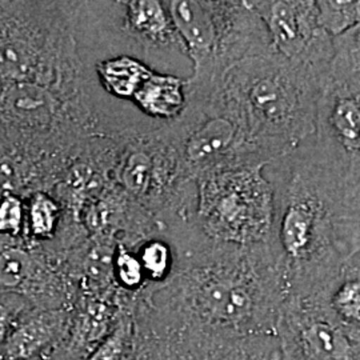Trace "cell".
Returning a JSON list of instances; mask_svg holds the SVG:
<instances>
[{"label":"cell","instance_id":"22","mask_svg":"<svg viewBox=\"0 0 360 360\" xmlns=\"http://www.w3.org/2000/svg\"><path fill=\"white\" fill-rule=\"evenodd\" d=\"M25 219L23 202L16 195H4L0 199V233L18 235Z\"/></svg>","mask_w":360,"mask_h":360},{"label":"cell","instance_id":"4","mask_svg":"<svg viewBox=\"0 0 360 360\" xmlns=\"http://www.w3.org/2000/svg\"><path fill=\"white\" fill-rule=\"evenodd\" d=\"M191 60L187 86L218 84L233 65L269 50L270 37L245 1H166Z\"/></svg>","mask_w":360,"mask_h":360},{"label":"cell","instance_id":"24","mask_svg":"<svg viewBox=\"0 0 360 360\" xmlns=\"http://www.w3.org/2000/svg\"><path fill=\"white\" fill-rule=\"evenodd\" d=\"M22 186V171L11 158L0 159V193L13 195Z\"/></svg>","mask_w":360,"mask_h":360},{"label":"cell","instance_id":"18","mask_svg":"<svg viewBox=\"0 0 360 360\" xmlns=\"http://www.w3.org/2000/svg\"><path fill=\"white\" fill-rule=\"evenodd\" d=\"M334 59L330 72L356 74L360 72V26L334 39Z\"/></svg>","mask_w":360,"mask_h":360},{"label":"cell","instance_id":"10","mask_svg":"<svg viewBox=\"0 0 360 360\" xmlns=\"http://www.w3.org/2000/svg\"><path fill=\"white\" fill-rule=\"evenodd\" d=\"M0 111L13 123L43 129L55 116L58 104L51 94L39 84L15 83L1 94Z\"/></svg>","mask_w":360,"mask_h":360},{"label":"cell","instance_id":"6","mask_svg":"<svg viewBox=\"0 0 360 360\" xmlns=\"http://www.w3.org/2000/svg\"><path fill=\"white\" fill-rule=\"evenodd\" d=\"M306 142L326 171L355 198L360 188V72H328L315 131Z\"/></svg>","mask_w":360,"mask_h":360},{"label":"cell","instance_id":"9","mask_svg":"<svg viewBox=\"0 0 360 360\" xmlns=\"http://www.w3.org/2000/svg\"><path fill=\"white\" fill-rule=\"evenodd\" d=\"M119 6L123 32L127 34L131 43L143 49L147 55L175 52L187 56L166 1L134 0L119 1Z\"/></svg>","mask_w":360,"mask_h":360},{"label":"cell","instance_id":"21","mask_svg":"<svg viewBox=\"0 0 360 360\" xmlns=\"http://www.w3.org/2000/svg\"><path fill=\"white\" fill-rule=\"evenodd\" d=\"M114 270H115L117 281L129 290L138 288L146 278L138 255L129 252L126 248L117 252Z\"/></svg>","mask_w":360,"mask_h":360},{"label":"cell","instance_id":"1","mask_svg":"<svg viewBox=\"0 0 360 360\" xmlns=\"http://www.w3.org/2000/svg\"><path fill=\"white\" fill-rule=\"evenodd\" d=\"M266 168L274 190L271 247L285 297L333 292L352 257L347 214L354 196L323 168L307 142Z\"/></svg>","mask_w":360,"mask_h":360},{"label":"cell","instance_id":"12","mask_svg":"<svg viewBox=\"0 0 360 360\" xmlns=\"http://www.w3.org/2000/svg\"><path fill=\"white\" fill-rule=\"evenodd\" d=\"M37 44L25 34L0 32V80L31 83L39 65Z\"/></svg>","mask_w":360,"mask_h":360},{"label":"cell","instance_id":"8","mask_svg":"<svg viewBox=\"0 0 360 360\" xmlns=\"http://www.w3.org/2000/svg\"><path fill=\"white\" fill-rule=\"evenodd\" d=\"M245 3L266 27L275 51L328 77L334 59V39L323 30L316 1L248 0Z\"/></svg>","mask_w":360,"mask_h":360},{"label":"cell","instance_id":"3","mask_svg":"<svg viewBox=\"0 0 360 360\" xmlns=\"http://www.w3.org/2000/svg\"><path fill=\"white\" fill-rule=\"evenodd\" d=\"M324 79L270 47L233 65L220 87L272 163L312 136Z\"/></svg>","mask_w":360,"mask_h":360},{"label":"cell","instance_id":"16","mask_svg":"<svg viewBox=\"0 0 360 360\" xmlns=\"http://www.w3.org/2000/svg\"><path fill=\"white\" fill-rule=\"evenodd\" d=\"M335 314L349 326L360 328V276L347 270L330 296Z\"/></svg>","mask_w":360,"mask_h":360},{"label":"cell","instance_id":"14","mask_svg":"<svg viewBox=\"0 0 360 360\" xmlns=\"http://www.w3.org/2000/svg\"><path fill=\"white\" fill-rule=\"evenodd\" d=\"M153 154V148H132L123 159L120 168L123 184L139 198L155 193V184L160 181L156 176L160 175L162 169L156 168V160Z\"/></svg>","mask_w":360,"mask_h":360},{"label":"cell","instance_id":"15","mask_svg":"<svg viewBox=\"0 0 360 360\" xmlns=\"http://www.w3.org/2000/svg\"><path fill=\"white\" fill-rule=\"evenodd\" d=\"M316 6L323 30L333 39L360 26V0H319Z\"/></svg>","mask_w":360,"mask_h":360},{"label":"cell","instance_id":"25","mask_svg":"<svg viewBox=\"0 0 360 360\" xmlns=\"http://www.w3.org/2000/svg\"><path fill=\"white\" fill-rule=\"evenodd\" d=\"M347 235L354 257L360 250V188L348 208Z\"/></svg>","mask_w":360,"mask_h":360},{"label":"cell","instance_id":"23","mask_svg":"<svg viewBox=\"0 0 360 360\" xmlns=\"http://www.w3.org/2000/svg\"><path fill=\"white\" fill-rule=\"evenodd\" d=\"M126 343V327L119 326L103 343L94 351L89 360H120Z\"/></svg>","mask_w":360,"mask_h":360},{"label":"cell","instance_id":"19","mask_svg":"<svg viewBox=\"0 0 360 360\" xmlns=\"http://www.w3.org/2000/svg\"><path fill=\"white\" fill-rule=\"evenodd\" d=\"M59 219V207L46 193H35L31 198L28 208L30 229L38 238H47L56 229Z\"/></svg>","mask_w":360,"mask_h":360},{"label":"cell","instance_id":"20","mask_svg":"<svg viewBox=\"0 0 360 360\" xmlns=\"http://www.w3.org/2000/svg\"><path fill=\"white\" fill-rule=\"evenodd\" d=\"M146 278L163 281L172 269L171 250L162 240H150L144 243L138 254Z\"/></svg>","mask_w":360,"mask_h":360},{"label":"cell","instance_id":"17","mask_svg":"<svg viewBox=\"0 0 360 360\" xmlns=\"http://www.w3.org/2000/svg\"><path fill=\"white\" fill-rule=\"evenodd\" d=\"M34 270L31 255L19 248H8L0 252V287L16 290L26 283Z\"/></svg>","mask_w":360,"mask_h":360},{"label":"cell","instance_id":"7","mask_svg":"<svg viewBox=\"0 0 360 360\" xmlns=\"http://www.w3.org/2000/svg\"><path fill=\"white\" fill-rule=\"evenodd\" d=\"M331 294L287 296L278 336L287 360H360V328L331 309Z\"/></svg>","mask_w":360,"mask_h":360},{"label":"cell","instance_id":"2","mask_svg":"<svg viewBox=\"0 0 360 360\" xmlns=\"http://www.w3.org/2000/svg\"><path fill=\"white\" fill-rule=\"evenodd\" d=\"M186 263L171 300L202 333L230 338L278 335L283 272L270 245L242 247L184 231Z\"/></svg>","mask_w":360,"mask_h":360},{"label":"cell","instance_id":"5","mask_svg":"<svg viewBox=\"0 0 360 360\" xmlns=\"http://www.w3.org/2000/svg\"><path fill=\"white\" fill-rule=\"evenodd\" d=\"M264 165L224 168L195 180L193 224L207 239L227 245H270L274 190Z\"/></svg>","mask_w":360,"mask_h":360},{"label":"cell","instance_id":"13","mask_svg":"<svg viewBox=\"0 0 360 360\" xmlns=\"http://www.w3.org/2000/svg\"><path fill=\"white\" fill-rule=\"evenodd\" d=\"M58 324V316L39 315L18 326L6 342L7 356L11 359H27L32 356L49 345Z\"/></svg>","mask_w":360,"mask_h":360},{"label":"cell","instance_id":"26","mask_svg":"<svg viewBox=\"0 0 360 360\" xmlns=\"http://www.w3.org/2000/svg\"><path fill=\"white\" fill-rule=\"evenodd\" d=\"M15 309L11 303L0 302V345H6L11 335Z\"/></svg>","mask_w":360,"mask_h":360},{"label":"cell","instance_id":"11","mask_svg":"<svg viewBox=\"0 0 360 360\" xmlns=\"http://www.w3.org/2000/svg\"><path fill=\"white\" fill-rule=\"evenodd\" d=\"M104 91L119 99L132 101L155 71L143 60L129 56L103 59L95 65Z\"/></svg>","mask_w":360,"mask_h":360}]
</instances>
